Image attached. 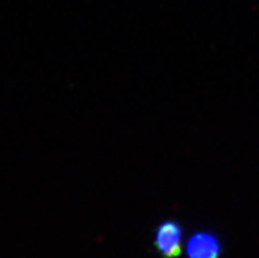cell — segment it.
I'll list each match as a JSON object with an SVG mask.
<instances>
[{
	"mask_svg": "<svg viewBox=\"0 0 259 258\" xmlns=\"http://www.w3.org/2000/svg\"><path fill=\"white\" fill-rule=\"evenodd\" d=\"M183 228L175 219H166L155 228L154 248L162 258H177L182 254Z\"/></svg>",
	"mask_w": 259,
	"mask_h": 258,
	"instance_id": "obj_1",
	"label": "cell"
},
{
	"mask_svg": "<svg viewBox=\"0 0 259 258\" xmlns=\"http://www.w3.org/2000/svg\"><path fill=\"white\" fill-rule=\"evenodd\" d=\"M186 253L188 258H220L223 245L213 232L197 231L186 242Z\"/></svg>",
	"mask_w": 259,
	"mask_h": 258,
	"instance_id": "obj_2",
	"label": "cell"
}]
</instances>
